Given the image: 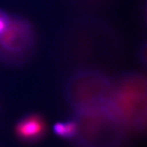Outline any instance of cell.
<instances>
[{"label":"cell","instance_id":"4","mask_svg":"<svg viewBox=\"0 0 147 147\" xmlns=\"http://www.w3.org/2000/svg\"><path fill=\"white\" fill-rule=\"evenodd\" d=\"M34 34L28 22L11 17L8 26L0 34V60L17 65L26 61L33 53Z\"/></svg>","mask_w":147,"mask_h":147},{"label":"cell","instance_id":"1","mask_svg":"<svg viewBox=\"0 0 147 147\" xmlns=\"http://www.w3.org/2000/svg\"><path fill=\"white\" fill-rule=\"evenodd\" d=\"M77 133L74 139L81 147L119 144L127 127L108 104L75 111Z\"/></svg>","mask_w":147,"mask_h":147},{"label":"cell","instance_id":"7","mask_svg":"<svg viewBox=\"0 0 147 147\" xmlns=\"http://www.w3.org/2000/svg\"><path fill=\"white\" fill-rule=\"evenodd\" d=\"M10 16L4 11L0 10V34L4 32V30L8 26L10 21Z\"/></svg>","mask_w":147,"mask_h":147},{"label":"cell","instance_id":"2","mask_svg":"<svg viewBox=\"0 0 147 147\" xmlns=\"http://www.w3.org/2000/svg\"><path fill=\"white\" fill-rule=\"evenodd\" d=\"M146 80L138 74L124 76L113 91L108 106L128 127L142 129L146 123Z\"/></svg>","mask_w":147,"mask_h":147},{"label":"cell","instance_id":"6","mask_svg":"<svg viewBox=\"0 0 147 147\" xmlns=\"http://www.w3.org/2000/svg\"><path fill=\"white\" fill-rule=\"evenodd\" d=\"M55 134L58 136L65 139L74 138L77 133V124L74 120L59 122L53 127Z\"/></svg>","mask_w":147,"mask_h":147},{"label":"cell","instance_id":"3","mask_svg":"<svg viewBox=\"0 0 147 147\" xmlns=\"http://www.w3.org/2000/svg\"><path fill=\"white\" fill-rule=\"evenodd\" d=\"M113 84L109 78L96 71L77 73L67 83L66 98L75 111L108 104Z\"/></svg>","mask_w":147,"mask_h":147},{"label":"cell","instance_id":"5","mask_svg":"<svg viewBox=\"0 0 147 147\" xmlns=\"http://www.w3.org/2000/svg\"><path fill=\"white\" fill-rule=\"evenodd\" d=\"M46 124L38 115H28L17 123L15 131L18 138L24 142H33L39 140L45 136Z\"/></svg>","mask_w":147,"mask_h":147}]
</instances>
